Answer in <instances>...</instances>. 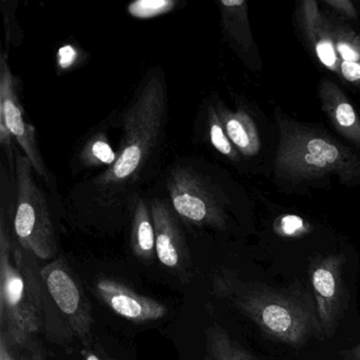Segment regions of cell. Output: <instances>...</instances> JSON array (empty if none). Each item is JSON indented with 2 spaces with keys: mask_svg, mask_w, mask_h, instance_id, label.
<instances>
[{
  "mask_svg": "<svg viewBox=\"0 0 360 360\" xmlns=\"http://www.w3.org/2000/svg\"><path fill=\"white\" fill-rule=\"evenodd\" d=\"M343 262L345 257L328 255L314 259L309 265L311 292L323 337L334 334L345 309Z\"/></svg>",
  "mask_w": 360,
  "mask_h": 360,
  "instance_id": "9",
  "label": "cell"
},
{
  "mask_svg": "<svg viewBox=\"0 0 360 360\" xmlns=\"http://www.w3.org/2000/svg\"><path fill=\"white\" fill-rule=\"evenodd\" d=\"M208 136L212 146L221 153L229 158L231 161H238L240 159L239 151L233 146L231 141L227 136L224 125L221 121L217 109L210 107L207 113Z\"/></svg>",
  "mask_w": 360,
  "mask_h": 360,
  "instance_id": "20",
  "label": "cell"
},
{
  "mask_svg": "<svg viewBox=\"0 0 360 360\" xmlns=\"http://www.w3.org/2000/svg\"><path fill=\"white\" fill-rule=\"evenodd\" d=\"M167 85L161 68L143 77L122 117L121 145L117 160L86 184L87 199L102 210L129 203L153 155L161 151L167 124Z\"/></svg>",
  "mask_w": 360,
  "mask_h": 360,
  "instance_id": "1",
  "label": "cell"
},
{
  "mask_svg": "<svg viewBox=\"0 0 360 360\" xmlns=\"http://www.w3.org/2000/svg\"><path fill=\"white\" fill-rule=\"evenodd\" d=\"M44 292V326L51 317L68 335L88 345L94 326L91 305L83 285L63 257L41 267ZM56 326V323H54Z\"/></svg>",
  "mask_w": 360,
  "mask_h": 360,
  "instance_id": "6",
  "label": "cell"
},
{
  "mask_svg": "<svg viewBox=\"0 0 360 360\" xmlns=\"http://www.w3.org/2000/svg\"><path fill=\"white\" fill-rule=\"evenodd\" d=\"M324 4L349 20L357 18V11L351 0H324Z\"/></svg>",
  "mask_w": 360,
  "mask_h": 360,
  "instance_id": "23",
  "label": "cell"
},
{
  "mask_svg": "<svg viewBox=\"0 0 360 360\" xmlns=\"http://www.w3.org/2000/svg\"><path fill=\"white\" fill-rule=\"evenodd\" d=\"M276 229L282 235L288 236V237L298 236L303 231H307V227L302 219L296 216H285L280 219L279 222L276 225Z\"/></svg>",
  "mask_w": 360,
  "mask_h": 360,
  "instance_id": "22",
  "label": "cell"
},
{
  "mask_svg": "<svg viewBox=\"0 0 360 360\" xmlns=\"http://www.w3.org/2000/svg\"><path fill=\"white\" fill-rule=\"evenodd\" d=\"M33 170L28 158L18 153L14 233L22 250L48 260L56 256L58 242L47 199L33 178Z\"/></svg>",
  "mask_w": 360,
  "mask_h": 360,
  "instance_id": "5",
  "label": "cell"
},
{
  "mask_svg": "<svg viewBox=\"0 0 360 360\" xmlns=\"http://www.w3.org/2000/svg\"><path fill=\"white\" fill-rule=\"evenodd\" d=\"M155 233V252L160 262L172 271H185L189 254L174 212L163 200L149 202Z\"/></svg>",
  "mask_w": 360,
  "mask_h": 360,
  "instance_id": "11",
  "label": "cell"
},
{
  "mask_svg": "<svg viewBox=\"0 0 360 360\" xmlns=\"http://www.w3.org/2000/svg\"><path fill=\"white\" fill-rule=\"evenodd\" d=\"M129 206L131 210L132 252L141 260H153L157 252L150 205L139 193H134L130 198Z\"/></svg>",
  "mask_w": 360,
  "mask_h": 360,
  "instance_id": "14",
  "label": "cell"
},
{
  "mask_svg": "<svg viewBox=\"0 0 360 360\" xmlns=\"http://www.w3.org/2000/svg\"><path fill=\"white\" fill-rule=\"evenodd\" d=\"M301 22L309 43L319 62L328 70L339 75V60L333 37V24L328 22L314 0L300 6Z\"/></svg>",
  "mask_w": 360,
  "mask_h": 360,
  "instance_id": "12",
  "label": "cell"
},
{
  "mask_svg": "<svg viewBox=\"0 0 360 360\" xmlns=\"http://www.w3.org/2000/svg\"><path fill=\"white\" fill-rule=\"evenodd\" d=\"M84 360H110L108 358L104 357V356L98 355V354L94 353V352H87L86 353Z\"/></svg>",
  "mask_w": 360,
  "mask_h": 360,
  "instance_id": "24",
  "label": "cell"
},
{
  "mask_svg": "<svg viewBox=\"0 0 360 360\" xmlns=\"http://www.w3.org/2000/svg\"><path fill=\"white\" fill-rule=\"evenodd\" d=\"M44 326L41 267L34 256L16 245L0 218V336L16 352L37 357L34 336Z\"/></svg>",
  "mask_w": 360,
  "mask_h": 360,
  "instance_id": "3",
  "label": "cell"
},
{
  "mask_svg": "<svg viewBox=\"0 0 360 360\" xmlns=\"http://www.w3.org/2000/svg\"><path fill=\"white\" fill-rule=\"evenodd\" d=\"M349 360H360V345H357L352 349Z\"/></svg>",
  "mask_w": 360,
  "mask_h": 360,
  "instance_id": "25",
  "label": "cell"
},
{
  "mask_svg": "<svg viewBox=\"0 0 360 360\" xmlns=\"http://www.w3.org/2000/svg\"><path fill=\"white\" fill-rule=\"evenodd\" d=\"M206 360H260L218 324L206 330Z\"/></svg>",
  "mask_w": 360,
  "mask_h": 360,
  "instance_id": "18",
  "label": "cell"
},
{
  "mask_svg": "<svg viewBox=\"0 0 360 360\" xmlns=\"http://www.w3.org/2000/svg\"><path fill=\"white\" fill-rule=\"evenodd\" d=\"M333 37L339 60V75L360 85V37L347 25H333Z\"/></svg>",
  "mask_w": 360,
  "mask_h": 360,
  "instance_id": "17",
  "label": "cell"
},
{
  "mask_svg": "<svg viewBox=\"0 0 360 360\" xmlns=\"http://www.w3.org/2000/svg\"><path fill=\"white\" fill-rule=\"evenodd\" d=\"M98 298L117 315L130 321L144 323L161 319L167 307L155 299L142 296L121 282L101 278L96 284Z\"/></svg>",
  "mask_w": 360,
  "mask_h": 360,
  "instance_id": "10",
  "label": "cell"
},
{
  "mask_svg": "<svg viewBox=\"0 0 360 360\" xmlns=\"http://www.w3.org/2000/svg\"><path fill=\"white\" fill-rule=\"evenodd\" d=\"M167 189L172 208L185 222L195 226H225L220 199L210 183L195 169H172L167 178Z\"/></svg>",
  "mask_w": 360,
  "mask_h": 360,
  "instance_id": "7",
  "label": "cell"
},
{
  "mask_svg": "<svg viewBox=\"0 0 360 360\" xmlns=\"http://www.w3.org/2000/svg\"><path fill=\"white\" fill-rule=\"evenodd\" d=\"M172 0H140L128 6V13L139 20H148L168 13L176 7Z\"/></svg>",
  "mask_w": 360,
  "mask_h": 360,
  "instance_id": "21",
  "label": "cell"
},
{
  "mask_svg": "<svg viewBox=\"0 0 360 360\" xmlns=\"http://www.w3.org/2000/svg\"><path fill=\"white\" fill-rule=\"evenodd\" d=\"M229 140L238 151L245 157L256 155L260 150V138L252 117L246 111L231 112L225 108L217 109Z\"/></svg>",
  "mask_w": 360,
  "mask_h": 360,
  "instance_id": "16",
  "label": "cell"
},
{
  "mask_svg": "<svg viewBox=\"0 0 360 360\" xmlns=\"http://www.w3.org/2000/svg\"><path fill=\"white\" fill-rule=\"evenodd\" d=\"M219 8L227 41L239 51H250L254 41L248 20V3L244 0H221Z\"/></svg>",
  "mask_w": 360,
  "mask_h": 360,
  "instance_id": "15",
  "label": "cell"
},
{
  "mask_svg": "<svg viewBox=\"0 0 360 360\" xmlns=\"http://www.w3.org/2000/svg\"><path fill=\"white\" fill-rule=\"evenodd\" d=\"M214 285L273 340L299 347L322 336L313 294L302 286L276 288L227 275L219 277Z\"/></svg>",
  "mask_w": 360,
  "mask_h": 360,
  "instance_id": "2",
  "label": "cell"
},
{
  "mask_svg": "<svg viewBox=\"0 0 360 360\" xmlns=\"http://www.w3.org/2000/svg\"><path fill=\"white\" fill-rule=\"evenodd\" d=\"M280 141L276 158L278 176L292 181L337 174L343 182L360 176V158L328 134L278 117Z\"/></svg>",
  "mask_w": 360,
  "mask_h": 360,
  "instance_id": "4",
  "label": "cell"
},
{
  "mask_svg": "<svg viewBox=\"0 0 360 360\" xmlns=\"http://www.w3.org/2000/svg\"><path fill=\"white\" fill-rule=\"evenodd\" d=\"M115 153L109 144L106 134L98 132L88 139L79 151V161L85 168H96L104 165H112L117 160Z\"/></svg>",
  "mask_w": 360,
  "mask_h": 360,
  "instance_id": "19",
  "label": "cell"
},
{
  "mask_svg": "<svg viewBox=\"0 0 360 360\" xmlns=\"http://www.w3.org/2000/svg\"><path fill=\"white\" fill-rule=\"evenodd\" d=\"M8 60V54L3 52L0 56V120L5 122L34 172L49 182L50 174L37 145L35 128L27 121L20 103L18 79L12 72Z\"/></svg>",
  "mask_w": 360,
  "mask_h": 360,
  "instance_id": "8",
  "label": "cell"
},
{
  "mask_svg": "<svg viewBox=\"0 0 360 360\" xmlns=\"http://www.w3.org/2000/svg\"><path fill=\"white\" fill-rule=\"evenodd\" d=\"M322 109L339 134L360 146V117L347 96L330 81H323L319 88Z\"/></svg>",
  "mask_w": 360,
  "mask_h": 360,
  "instance_id": "13",
  "label": "cell"
}]
</instances>
